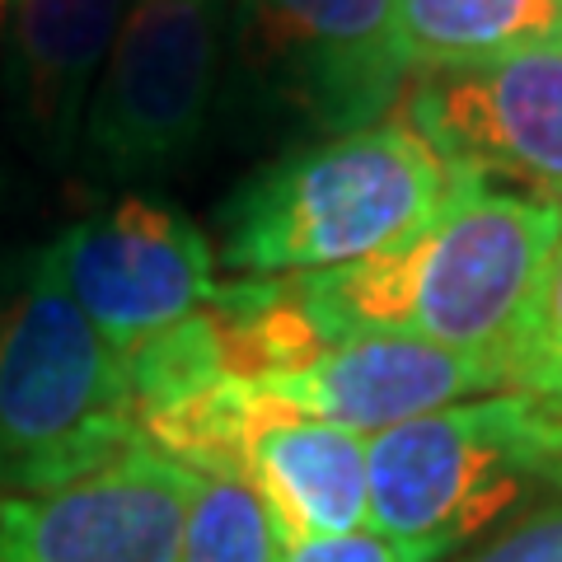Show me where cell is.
Listing matches in <instances>:
<instances>
[{
  "label": "cell",
  "mask_w": 562,
  "mask_h": 562,
  "mask_svg": "<svg viewBox=\"0 0 562 562\" xmlns=\"http://www.w3.org/2000/svg\"><path fill=\"white\" fill-rule=\"evenodd\" d=\"M558 239V202L460 179L427 231L347 268L295 272V281L328 347L417 338L497 366L520 390Z\"/></svg>",
  "instance_id": "6da1fadb"
},
{
  "label": "cell",
  "mask_w": 562,
  "mask_h": 562,
  "mask_svg": "<svg viewBox=\"0 0 562 562\" xmlns=\"http://www.w3.org/2000/svg\"><path fill=\"white\" fill-rule=\"evenodd\" d=\"M460 179L398 117L305 140L221 202L216 258L244 277L347 268L427 231Z\"/></svg>",
  "instance_id": "7a4b0ae2"
},
{
  "label": "cell",
  "mask_w": 562,
  "mask_h": 562,
  "mask_svg": "<svg viewBox=\"0 0 562 562\" xmlns=\"http://www.w3.org/2000/svg\"><path fill=\"white\" fill-rule=\"evenodd\" d=\"M371 530L398 562H450L562 492V408L506 390L366 441Z\"/></svg>",
  "instance_id": "3957f363"
},
{
  "label": "cell",
  "mask_w": 562,
  "mask_h": 562,
  "mask_svg": "<svg viewBox=\"0 0 562 562\" xmlns=\"http://www.w3.org/2000/svg\"><path fill=\"white\" fill-rule=\"evenodd\" d=\"M132 446L140 427L127 361L70 301L43 244L0 291V492L70 487Z\"/></svg>",
  "instance_id": "277c9868"
},
{
  "label": "cell",
  "mask_w": 562,
  "mask_h": 562,
  "mask_svg": "<svg viewBox=\"0 0 562 562\" xmlns=\"http://www.w3.org/2000/svg\"><path fill=\"white\" fill-rule=\"evenodd\" d=\"M231 0H127L85 113L76 165L94 188L165 179L216 113Z\"/></svg>",
  "instance_id": "5b68a950"
},
{
  "label": "cell",
  "mask_w": 562,
  "mask_h": 562,
  "mask_svg": "<svg viewBox=\"0 0 562 562\" xmlns=\"http://www.w3.org/2000/svg\"><path fill=\"white\" fill-rule=\"evenodd\" d=\"M235 70L258 109L319 140L394 117L413 80L394 0H239Z\"/></svg>",
  "instance_id": "8992f818"
},
{
  "label": "cell",
  "mask_w": 562,
  "mask_h": 562,
  "mask_svg": "<svg viewBox=\"0 0 562 562\" xmlns=\"http://www.w3.org/2000/svg\"><path fill=\"white\" fill-rule=\"evenodd\" d=\"M394 117L464 179L562 206V38L413 76Z\"/></svg>",
  "instance_id": "52a82bcc"
},
{
  "label": "cell",
  "mask_w": 562,
  "mask_h": 562,
  "mask_svg": "<svg viewBox=\"0 0 562 562\" xmlns=\"http://www.w3.org/2000/svg\"><path fill=\"white\" fill-rule=\"evenodd\" d=\"M52 268L113 351H136L216 295V244L150 198H117L47 244Z\"/></svg>",
  "instance_id": "ba28073f"
},
{
  "label": "cell",
  "mask_w": 562,
  "mask_h": 562,
  "mask_svg": "<svg viewBox=\"0 0 562 562\" xmlns=\"http://www.w3.org/2000/svg\"><path fill=\"white\" fill-rule=\"evenodd\" d=\"M192 487L198 473L140 441L70 487L0 492V562H179Z\"/></svg>",
  "instance_id": "9c48e42d"
},
{
  "label": "cell",
  "mask_w": 562,
  "mask_h": 562,
  "mask_svg": "<svg viewBox=\"0 0 562 562\" xmlns=\"http://www.w3.org/2000/svg\"><path fill=\"white\" fill-rule=\"evenodd\" d=\"M127 0H10L0 122L24 160L70 169Z\"/></svg>",
  "instance_id": "30bf717a"
},
{
  "label": "cell",
  "mask_w": 562,
  "mask_h": 562,
  "mask_svg": "<svg viewBox=\"0 0 562 562\" xmlns=\"http://www.w3.org/2000/svg\"><path fill=\"white\" fill-rule=\"evenodd\" d=\"M262 390L301 417L380 436L413 417L464 403L469 394H506L512 380L479 357L417 338H347L301 371L262 380Z\"/></svg>",
  "instance_id": "8fae6325"
},
{
  "label": "cell",
  "mask_w": 562,
  "mask_h": 562,
  "mask_svg": "<svg viewBox=\"0 0 562 562\" xmlns=\"http://www.w3.org/2000/svg\"><path fill=\"white\" fill-rule=\"evenodd\" d=\"M244 483L258 492L281 549L371 525L366 436L333 422H314L291 408L262 422L244 454Z\"/></svg>",
  "instance_id": "7c38bea8"
},
{
  "label": "cell",
  "mask_w": 562,
  "mask_h": 562,
  "mask_svg": "<svg viewBox=\"0 0 562 562\" xmlns=\"http://www.w3.org/2000/svg\"><path fill=\"white\" fill-rule=\"evenodd\" d=\"M394 24L408 70L431 76L562 38V0H394Z\"/></svg>",
  "instance_id": "4fadbf2b"
},
{
  "label": "cell",
  "mask_w": 562,
  "mask_h": 562,
  "mask_svg": "<svg viewBox=\"0 0 562 562\" xmlns=\"http://www.w3.org/2000/svg\"><path fill=\"white\" fill-rule=\"evenodd\" d=\"M179 562H281V543L258 492L244 479L198 473Z\"/></svg>",
  "instance_id": "5bb4252c"
},
{
  "label": "cell",
  "mask_w": 562,
  "mask_h": 562,
  "mask_svg": "<svg viewBox=\"0 0 562 562\" xmlns=\"http://www.w3.org/2000/svg\"><path fill=\"white\" fill-rule=\"evenodd\" d=\"M450 562H562V492L506 520L497 535Z\"/></svg>",
  "instance_id": "9a60e30c"
},
{
  "label": "cell",
  "mask_w": 562,
  "mask_h": 562,
  "mask_svg": "<svg viewBox=\"0 0 562 562\" xmlns=\"http://www.w3.org/2000/svg\"><path fill=\"white\" fill-rule=\"evenodd\" d=\"M520 390L549 398L562 408V239H558L549 281H543L539 328H535V347H530V361H525Z\"/></svg>",
  "instance_id": "2e32d148"
},
{
  "label": "cell",
  "mask_w": 562,
  "mask_h": 562,
  "mask_svg": "<svg viewBox=\"0 0 562 562\" xmlns=\"http://www.w3.org/2000/svg\"><path fill=\"white\" fill-rule=\"evenodd\" d=\"M281 562H398V553L390 549V539L366 525V530H351V535L291 543V549H281Z\"/></svg>",
  "instance_id": "e0dca14e"
},
{
  "label": "cell",
  "mask_w": 562,
  "mask_h": 562,
  "mask_svg": "<svg viewBox=\"0 0 562 562\" xmlns=\"http://www.w3.org/2000/svg\"><path fill=\"white\" fill-rule=\"evenodd\" d=\"M10 202H14V169L5 160V150H0V225L10 216Z\"/></svg>",
  "instance_id": "ac0fdd59"
},
{
  "label": "cell",
  "mask_w": 562,
  "mask_h": 562,
  "mask_svg": "<svg viewBox=\"0 0 562 562\" xmlns=\"http://www.w3.org/2000/svg\"><path fill=\"white\" fill-rule=\"evenodd\" d=\"M5 20H10V0H0V47H5Z\"/></svg>",
  "instance_id": "d6986e66"
}]
</instances>
